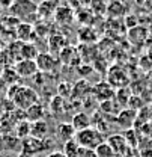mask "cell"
I'll return each instance as SVG.
<instances>
[{
	"label": "cell",
	"instance_id": "obj_1",
	"mask_svg": "<svg viewBox=\"0 0 152 157\" xmlns=\"http://www.w3.org/2000/svg\"><path fill=\"white\" fill-rule=\"evenodd\" d=\"M9 98H12L15 106L23 110H27L29 107H32L33 104L38 103V94L32 88L20 86V85H12V88L9 91Z\"/></svg>",
	"mask_w": 152,
	"mask_h": 157
},
{
	"label": "cell",
	"instance_id": "obj_2",
	"mask_svg": "<svg viewBox=\"0 0 152 157\" xmlns=\"http://www.w3.org/2000/svg\"><path fill=\"white\" fill-rule=\"evenodd\" d=\"M9 12L24 23H30L38 17V3L35 0H12Z\"/></svg>",
	"mask_w": 152,
	"mask_h": 157
},
{
	"label": "cell",
	"instance_id": "obj_3",
	"mask_svg": "<svg viewBox=\"0 0 152 157\" xmlns=\"http://www.w3.org/2000/svg\"><path fill=\"white\" fill-rule=\"evenodd\" d=\"M74 140H76L81 148L96 150V147L104 142V137H102L101 132H99L98 128L89 127V128H84V130H81V132H77Z\"/></svg>",
	"mask_w": 152,
	"mask_h": 157
},
{
	"label": "cell",
	"instance_id": "obj_4",
	"mask_svg": "<svg viewBox=\"0 0 152 157\" xmlns=\"http://www.w3.org/2000/svg\"><path fill=\"white\" fill-rule=\"evenodd\" d=\"M15 71L18 74L20 77H33L35 74H38V65L35 60L32 59H21L15 63Z\"/></svg>",
	"mask_w": 152,
	"mask_h": 157
},
{
	"label": "cell",
	"instance_id": "obj_5",
	"mask_svg": "<svg viewBox=\"0 0 152 157\" xmlns=\"http://www.w3.org/2000/svg\"><path fill=\"white\" fill-rule=\"evenodd\" d=\"M76 18V14H74V9L69 6V5H59V8L54 12V20L60 26H69L72 24V21Z\"/></svg>",
	"mask_w": 152,
	"mask_h": 157
},
{
	"label": "cell",
	"instance_id": "obj_6",
	"mask_svg": "<svg viewBox=\"0 0 152 157\" xmlns=\"http://www.w3.org/2000/svg\"><path fill=\"white\" fill-rule=\"evenodd\" d=\"M107 144L112 147L114 156H117V157H120V156L125 157V154L128 153V148H130L128 142L125 140V137L122 136V135H113V136H110L107 139Z\"/></svg>",
	"mask_w": 152,
	"mask_h": 157
},
{
	"label": "cell",
	"instance_id": "obj_7",
	"mask_svg": "<svg viewBox=\"0 0 152 157\" xmlns=\"http://www.w3.org/2000/svg\"><path fill=\"white\" fill-rule=\"evenodd\" d=\"M128 14V5L124 0H114L107 6V15L112 18H120Z\"/></svg>",
	"mask_w": 152,
	"mask_h": 157
},
{
	"label": "cell",
	"instance_id": "obj_8",
	"mask_svg": "<svg viewBox=\"0 0 152 157\" xmlns=\"http://www.w3.org/2000/svg\"><path fill=\"white\" fill-rule=\"evenodd\" d=\"M35 62H36L38 70L41 73H50V71H53V68L56 65V59L50 53H39L38 58L35 59Z\"/></svg>",
	"mask_w": 152,
	"mask_h": 157
},
{
	"label": "cell",
	"instance_id": "obj_9",
	"mask_svg": "<svg viewBox=\"0 0 152 157\" xmlns=\"http://www.w3.org/2000/svg\"><path fill=\"white\" fill-rule=\"evenodd\" d=\"M59 2L57 0H44L38 5V17L41 18H50L54 15L56 9L59 8Z\"/></svg>",
	"mask_w": 152,
	"mask_h": 157
},
{
	"label": "cell",
	"instance_id": "obj_10",
	"mask_svg": "<svg viewBox=\"0 0 152 157\" xmlns=\"http://www.w3.org/2000/svg\"><path fill=\"white\" fill-rule=\"evenodd\" d=\"M77 135V130L74 128V125L71 122H60L57 125V136L59 139L65 144V142H69L72 140Z\"/></svg>",
	"mask_w": 152,
	"mask_h": 157
},
{
	"label": "cell",
	"instance_id": "obj_11",
	"mask_svg": "<svg viewBox=\"0 0 152 157\" xmlns=\"http://www.w3.org/2000/svg\"><path fill=\"white\" fill-rule=\"evenodd\" d=\"M148 36V29L143 27V26H135L133 29L128 30V39L133 42V44H137V45H142L143 41Z\"/></svg>",
	"mask_w": 152,
	"mask_h": 157
},
{
	"label": "cell",
	"instance_id": "obj_12",
	"mask_svg": "<svg viewBox=\"0 0 152 157\" xmlns=\"http://www.w3.org/2000/svg\"><path fill=\"white\" fill-rule=\"evenodd\" d=\"M71 124L74 125V128H76L77 132H81V130L91 127L92 118L89 117L86 112H78V113H76V115L72 117V122H71Z\"/></svg>",
	"mask_w": 152,
	"mask_h": 157
},
{
	"label": "cell",
	"instance_id": "obj_13",
	"mask_svg": "<svg viewBox=\"0 0 152 157\" xmlns=\"http://www.w3.org/2000/svg\"><path fill=\"white\" fill-rule=\"evenodd\" d=\"M94 94L98 98H101L102 101L104 100H110L113 97V86L109 83V82H102V83H98L95 88H94Z\"/></svg>",
	"mask_w": 152,
	"mask_h": 157
},
{
	"label": "cell",
	"instance_id": "obj_14",
	"mask_svg": "<svg viewBox=\"0 0 152 157\" xmlns=\"http://www.w3.org/2000/svg\"><path fill=\"white\" fill-rule=\"evenodd\" d=\"M26 117L29 121H32V122H36V121H41L42 117H44V107L36 103V104H33L32 107H29L27 110H26Z\"/></svg>",
	"mask_w": 152,
	"mask_h": 157
},
{
	"label": "cell",
	"instance_id": "obj_15",
	"mask_svg": "<svg viewBox=\"0 0 152 157\" xmlns=\"http://www.w3.org/2000/svg\"><path fill=\"white\" fill-rule=\"evenodd\" d=\"M47 132H48V125H47V122L42 121V119H41V121H36V122H33V124L30 125V135L35 136L36 139L44 137Z\"/></svg>",
	"mask_w": 152,
	"mask_h": 157
},
{
	"label": "cell",
	"instance_id": "obj_16",
	"mask_svg": "<svg viewBox=\"0 0 152 157\" xmlns=\"http://www.w3.org/2000/svg\"><path fill=\"white\" fill-rule=\"evenodd\" d=\"M63 154L66 157H80V145L77 144L76 140H69L63 144Z\"/></svg>",
	"mask_w": 152,
	"mask_h": 157
},
{
	"label": "cell",
	"instance_id": "obj_17",
	"mask_svg": "<svg viewBox=\"0 0 152 157\" xmlns=\"http://www.w3.org/2000/svg\"><path fill=\"white\" fill-rule=\"evenodd\" d=\"M131 115H135V112H134L133 109H124V110L119 113V117H117V122H119L120 125H124L127 130L131 128V125H133L134 119H128V117H131Z\"/></svg>",
	"mask_w": 152,
	"mask_h": 157
},
{
	"label": "cell",
	"instance_id": "obj_18",
	"mask_svg": "<svg viewBox=\"0 0 152 157\" xmlns=\"http://www.w3.org/2000/svg\"><path fill=\"white\" fill-rule=\"evenodd\" d=\"M38 52L35 50V45H32V44H23V48H21V56L23 59H32V60H35V59L38 58Z\"/></svg>",
	"mask_w": 152,
	"mask_h": 157
},
{
	"label": "cell",
	"instance_id": "obj_19",
	"mask_svg": "<svg viewBox=\"0 0 152 157\" xmlns=\"http://www.w3.org/2000/svg\"><path fill=\"white\" fill-rule=\"evenodd\" d=\"M96 156L98 157H114V153L112 150V147L107 144V140H104L101 145H98L95 150Z\"/></svg>",
	"mask_w": 152,
	"mask_h": 157
},
{
	"label": "cell",
	"instance_id": "obj_20",
	"mask_svg": "<svg viewBox=\"0 0 152 157\" xmlns=\"http://www.w3.org/2000/svg\"><path fill=\"white\" fill-rule=\"evenodd\" d=\"M32 33V24L30 23H20L18 24V29H17V35H18L20 39H29L30 35Z\"/></svg>",
	"mask_w": 152,
	"mask_h": 157
},
{
	"label": "cell",
	"instance_id": "obj_21",
	"mask_svg": "<svg viewBox=\"0 0 152 157\" xmlns=\"http://www.w3.org/2000/svg\"><path fill=\"white\" fill-rule=\"evenodd\" d=\"M109 3L106 0H91V8L95 14H106Z\"/></svg>",
	"mask_w": 152,
	"mask_h": 157
},
{
	"label": "cell",
	"instance_id": "obj_22",
	"mask_svg": "<svg viewBox=\"0 0 152 157\" xmlns=\"http://www.w3.org/2000/svg\"><path fill=\"white\" fill-rule=\"evenodd\" d=\"M134 135H137V133H134L131 128L125 130V132H124V135H122V136L125 137V140L128 142V145H130V147H135V145H137V142H139V140H137V137L134 136Z\"/></svg>",
	"mask_w": 152,
	"mask_h": 157
},
{
	"label": "cell",
	"instance_id": "obj_23",
	"mask_svg": "<svg viewBox=\"0 0 152 157\" xmlns=\"http://www.w3.org/2000/svg\"><path fill=\"white\" fill-rule=\"evenodd\" d=\"M80 157H98L95 153V150H86L80 147Z\"/></svg>",
	"mask_w": 152,
	"mask_h": 157
},
{
	"label": "cell",
	"instance_id": "obj_24",
	"mask_svg": "<svg viewBox=\"0 0 152 157\" xmlns=\"http://www.w3.org/2000/svg\"><path fill=\"white\" fill-rule=\"evenodd\" d=\"M137 21H139V20H137L135 15H127V17H125V24H128V27H130V29L135 27Z\"/></svg>",
	"mask_w": 152,
	"mask_h": 157
},
{
	"label": "cell",
	"instance_id": "obj_25",
	"mask_svg": "<svg viewBox=\"0 0 152 157\" xmlns=\"http://www.w3.org/2000/svg\"><path fill=\"white\" fill-rule=\"evenodd\" d=\"M47 157H66L62 151H54V153H51V154H48Z\"/></svg>",
	"mask_w": 152,
	"mask_h": 157
},
{
	"label": "cell",
	"instance_id": "obj_26",
	"mask_svg": "<svg viewBox=\"0 0 152 157\" xmlns=\"http://www.w3.org/2000/svg\"><path fill=\"white\" fill-rule=\"evenodd\" d=\"M142 157H152V148L151 150H145V151H142Z\"/></svg>",
	"mask_w": 152,
	"mask_h": 157
},
{
	"label": "cell",
	"instance_id": "obj_27",
	"mask_svg": "<svg viewBox=\"0 0 152 157\" xmlns=\"http://www.w3.org/2000/svg\"><path fill=\"white\" fill-rule=\"evenodd\" d=\"M143 6L152 12V0H145V5H143Z\"/></svg>",
	"mask_w": 152,
	"mask_h": 157
},
{
	"label": "cell",
	"instance_id": "obj_28",
	"mask_svg": "<svg viewBox=\"0 0 152 157\" xmlns=\"http://www.w3.org/2000/svg\"><path fill=\"white\" fill-rule=\"evenodd\" d=\"M11 3H12V0H0V6H5V5H6V6L9 8Z\"/></svg>",
	"mask_w": 152,
	"mask_h": 157
},
{
	"label": "cell",
	"instance_id": "obj_29",
	"mask_svg": "<svg viewBox=\"0 0 152 157\" xmlns=\"http://www.w3.org/2000/svg\"><path fill=\"white\" fill-rule=\"evenodd\" d=\"M106 2H107V3H112V2H114V0H106Z\"/></svg>",
	"mask_w": 152,
	"mask_h": 157
},
{
	"label": "cell",
	"instance_id": "obj_30",
	"mask_svg": "<svg viewBox=\"0 0 152 157\" xmlns=\"http://www.w3.org/2000/svg\"><path fill=\"white\" fill-rule=\"evenodd\" d=\"M0 11H2V6H0Z\"/></svg>",
	"mask_w": 152,
	"mask_h": 157
},
{
	"label": "cell",
	"instance_id": "obj_31",
	"mask_svg": "<svg viewBox=\"0 0 152 157\" xmlns=\"http://www.w3.org/2000/svg\"><path fill=\"white\" fill-rule=\"evenodd\" d=\"M41 2H44V0H41Z\"/></svg>",
	"mask_w": 152,
	"mask_h": 157
}]
</instances>
